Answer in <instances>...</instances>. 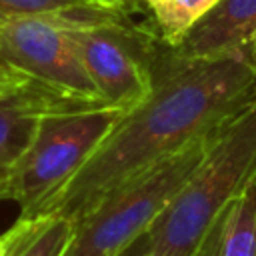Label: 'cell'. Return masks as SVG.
I'll return each mask as SVG.
<instances>
[{
	"label": "cell",
	"instance_id": "obj_17",
	"mask_svg": "<svg viewBox=\"0 0 256 256\" xmlns=\"http://www.w3.org/2000/svg\"><path fill=\"white\" fill-rule=\"evenodd\" d=\"M248 50L252 52V56L256 58V30H254V34H252V38H250V44H248Z\"/></svg>",
	"mask_w": 256,
	"mask_h": 256
},
{
	"label": "cell",
	"instance_id": "obj_4",
	"mask_svg": "<svg viewBox=\"0 0 256 256\" xmlns=\"http://www.w3.org/2000/svg\"><path fill=\"white\" fill-rule=\"evenodd\" d=\"M70 32L104 104L130 110L152 92L166 48L154 28L132 22L126 8H80Z\"/></svg>",
	"mask_w": 256,
	"mask_h": 256
},
{
	"label": "cell",
	"instance_id": "obj_2",
	"mask_svg": "<svg viewBox=\"0 0 256 256\" xmlns=\"http://www.w3.org/2000/svg\"><path fill=\"white\" fill-rule=\"evenodd\" d=\"M256 172V94L214 134L206 156L156 216L148 256H196L210 224Z\"/></svg>",
	"mask_w": 256,
	"mask_h": 256
},
{
	"label": "cell",
	"instance_id": "obj_12",
	"mask_svg": "<svg viewBox=\"0 0 256 256\" xmlns=\"http://www.w3.org/2000/svg\"><path fill=\"white\" fill-rule=\"evenodd\" d=\"M80 8H122V6H110L102 0H0V24L24 16L70 12Z\"/></svg>",
	"mask_w": 256,
	"mask_h": 256
},
{
	"label": "cell",
	"instance_id": "obj_15",
	"mask_svg": "<svg viewBox=\"0 0 256 256\" xmlns=\"http://www.w3.org/2000/svg\"><path fill=\"white\" fill-rule=\"evenodd\" d=\"M102 2H106V4H110V6H122V8H128V4L134 2V0H102Z\"/></svg>",
	"mask_w": 256,
	"mask_h": 256
},
{
	"label": "cell",
	"instance_id": "obj_9",
	"mask_svg": "<svg viewBox=\"0 0 256 256\" xmlns=\"http://www.w3.org/2000/svg\"><path fill=\"white\" fill-rule=\"evenodd\" d=\"M196 256H256V172L210 224Z\"/></svg>",
	"mask_w": 256,
	"mask_h": 256
},
{
	"label": "cell",
	"instance_id": "obj_13",
	"mask_svg": "<svg viewBox=\"0 0 256 256\" xmlns=\"http://www.w3.org/2000/svg\"><path fill=\"white\" fill-rule=\"evenodd\" d=\"M150 254V234L148 230L134 238L130 244H126L116 256H148Z\"/></svg>",
	"mask_w": 256,
	"mask_h": 256
},
{
	"label": "cell",
	"instance_id": "obj_5",
	"mask_svg": "<svg viewBox=\"0 0 256 256\" xmlns=\"http://www.w3.org/2000/svg\"><path fill=\"white\" fill-rule=\"evenodd\" d=\"M124 112L102 104L46 114L30 146L0 182V202H16L20 214L32 212L82 168Z\"/></svg>",
	"mask_w": 256,
	"mask_h": 256
},
{
	"label": "cell",
	"instance_id": "obj_7",
	"mask_svg": "<svg viewBox=\"0 0 256 256\" xmlns=\"http://www.w3.org/2000/svg\"><path fill=\"white\" fill-rule=\"evenodd\" d=\"M102 106L64 96L36 80H26L18 88L0 96V182L30 146L40 120L52 112Z\"/></svg>",
	"mask_w": 256,
	"mask_h": 256
},
{
	"label": "cell",
	"instance_id": "obj_8",
	"mask_svg": "<svg viewBox=\"0 0 256 256\" xmlns=\"http://www.w3.org/2000/svg\"><path fill=\"white\" fill-rule=\"evenodd\" d=\"M254 30L256 0H220L170 50L180 58L228 56L246 50Z\"/></svg>",
	"mask_w": 256,
	"mask_h": 256
},
{
	"label": "cell",
	"instance_id": "obj_14",
	"mask_svg": "<svg viewBox=\"0 0 256 256\" xmlns=\"http://www.w3.org/2000/svg\"><path fill=\"white\" fill-rule=\"evenodd\" d=\"M26 80H32V78L22 76V74H14V76H10V78L0 80V96H2V94H6V92H10V90H14V88H18V86H20V84H24Z\"/></svg>",
	"mask_w": 256,
	"mask_h": 256
},
{
	"label": "cell",
	"instance_id": "obj_11",
	"mask_svg": "<svg viewBox=\"0 0 256 256\" xmlns=\"http://www.w3.org/2000/svg\"><path fill=\"white\" fill-rule=\"evenodd\" d=\"M152 16L154 30L160 40L174 48L182 42L188 30L204 18L220 0H138Z\"/></svg>",
	"mask_w": 256,
	"mask_h": 256
},
{
	"label": "cell",
	"instance_id": "obj_6",
	"mask_svg": "<svg viewBox=\"0 0 256 256\" xmlns=\"http://www.w3.org/2000/svg\"><path fill=\"white\" fill-rule=\"evenodd\" d=\"M72 12L14 18L0 24V64L64 96L104 104L72 38ZM108 106V104H106Z\"/></svg>",
	"mask_w": 256,
	"mask_h": 256
},
{
	"label": "cell",
	"instance_id": "obj_3",
	"mask_svg": "<svg viewBox=\"0 0 256 256\" xmlns=\"http://www.w3.org/2000/svg\"><path fill=\"white\" fill-rule=\"evenodd\" d=\"M216 130L200 134L106 192L74 222L72 238L62 256H116L144 234L198 168Z\"/></svg>",
	"mask_w": 256,
	"mask_h": 256
},
{
	"label": "cell",
	"instance_id": "obj_10",
	"mask_svg": "<svg viewBox=\"0 0 256 256\" xmlns=\"http://www.w3.org/2000/svg\"><path fill=\"white\" fill-rule=\"evenodd\" d=\"M74 232L66 216H18L2 236L0 256H62Z\"/></svg>",
	"mask_w": 256,
	"mask_h": 256
},
{
	"label": "cell",
	"instance_id": "obj_18",
	"mask_svg": "<svg viewBox=\"0 0 256 256\" xmlns=\"http://www.w3.org/2000/svg\"><path fill=\"white\" fill-rule=\"evenodd\" d=\"M0 254H2V236H0Z\"/></svg>",
	"mask_w": 256,
	"mask_h": 256
},
{
	"label": "cell",
	"instance_id": "obj_1",
	"mask_svg": "<svg viewBox=\"0 0 256 256\" xmlns=\"http://www.w3.org/2000/svg\"><path fill=\"white\" fill-rule=\"evenodd\" d=\"M256 94V58L240 50L218 58H180L164 48L152 92L126 110L82 168L28 214L82 218L132 174L216 130Z\"/></svg>",
	"mask_w": 256,
	"mask_h": 256
},
{
	"label": "cell",
	"instance_id": "obj_16",
	"mask_svg": "<svg viewBox=\"0 0 256 256\" xmlns=\"http://www.w3.org/2000/svg\"><path fill=\"white\" fill-rule=\"evenodd\" d=\"M14 74H18V72H12V70H8V68H4V66L0 64V80L10 78V76H14Z\"/></svg>",
	"mask_w": 256,
	"mask_h": 256
}]
</instances>
